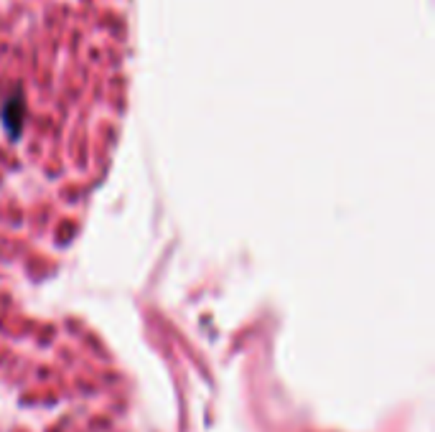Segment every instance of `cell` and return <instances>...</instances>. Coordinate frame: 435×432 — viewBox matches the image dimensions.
I'll return each instance as SVG.
<instances>
[{"label": "cell", "mask_w": 435, "mask_h": 432, "mask_svg": "<svg viewBox=\"0 0 435 432\" xmlns=\"http://www.w3.org/2000/svg\"><path fill=\"white\" fill-rule=\"evenodd\" d=\"M3 125H6V130L13 138H18L21 125H24V100H21L18 94L11 97V100L6 102V107H3Z\"/></svg>", "instance_id": "obj_1"}]
</instances>
